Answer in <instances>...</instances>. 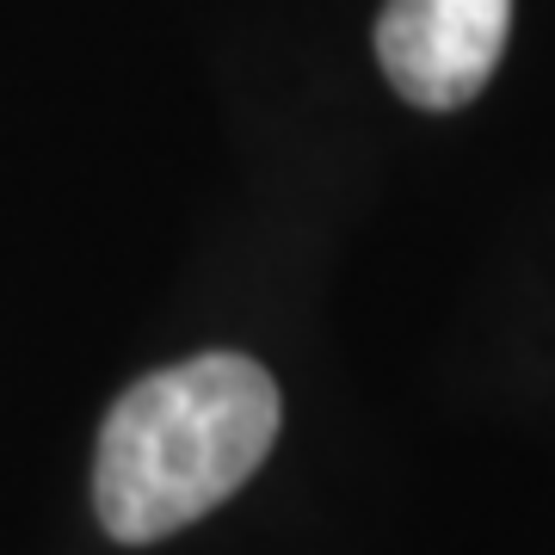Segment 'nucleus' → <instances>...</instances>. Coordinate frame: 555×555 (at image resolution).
<instances>
[{
    "mask_svg": "<svg viewBox=\"0 0 555 555\" xmlns=\"http://www.w3.org/2000/svg\"><path fill=\"white\" fill-rule=\"evenodd\" d=\"M513 31V0H389L377 20V62L420 112H456L494 80Z\"/></svg>",
    "mask_w": 555,
    "mask_h": 555,
    "instance_id": "nucleus-2",
    "label": "nucleus"
},
{
    "mask_svg": "<svg viewBox=\"0 0 555 555\" xmlns=\"http://www.w3.org/2000/svg\"><path fill=\"white\" fill-rule=\"evenodd\" d=\"M278 438V383L241 352H204L112 401L93 456V506L118 543L198 525L254 476Z\"/></svg>",
    "mask_w": 555,
    "mask_h": 555,
    "instance_id": "nucleus-1",
    "label": "nucleus"
}]
</instances>
